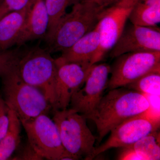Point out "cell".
<instances>
[{
	"label": "cell",
	"instance_id": "obj_9",
	"mask_svg": "<svg viewBox=\"0 0 160 160\" xmlns=\"http://www.w3.org/2000/svg\"><path fill=\"white\" fill-rule=\"evenodd\" d=\"M110 71L107 63L92 65L84 85L72 97L70 108L85 118L90 114L104 95Z\"/></svg>",
	"mask_w": 160,
	"mask_h": 160
},
{
	"label": "cell",
	"instance_id": "obj_22",
	"mask_svg": "<svg viewBox=\"0 0 160 160\" xmlns=\"http://www.w3.org/2000/svg\"><path fill=\"white\" fill-rule=\"evenodd\" d=\"M29 0H0V19L11 12L22 9Z\"/></svg>",
	"mask_w": 160,
	"mask_h": 160
},
{
	"label": "cell",
	"instance_id": "obj_17",
	"mask_svg": "<svg viewBox=\"0 0 160 160\" xmlns=\"http://www.w3.org/2000/svg\"><path fill=\"white\" fill-rule=\"evenodd\" d=\"M9 117L8 130L0 141V160L9 159L21 142V121L14 111L10 109Z\"/></svg>",
	"mask_w": 160,
	"mask_h": 160
},
{
	"label": "cell",
	"instance_id": "obj_20",
	"mask_svg": "<svg viewBox=\"0 0 160 160\" xmlns=\"http://www.w3.org/2000/svg\"><path fill=\"white\" fill-rule=\"evenodd\" d=\"M125 87L143 94L160 96V71L149 72Z\"/></svg>",
	"mask_w": 160,
	"mask_h": 160
},
{
	"label": "cell",
	"instance_id": "obj_24",
	"mask_svg": "<svg viewBox=\"0 0 160 160\" xmlns=\"http://www.w3.org/2000/svg\"><path fill=\"white\" fill-rule=\"evenodd\" d=\"M122 148V150L118 158V160H144V158L137 153L131 146H127Z\"/></svg>",
	"mask_w": 160,
	"mask_h": 160
},
{
	"label": "cell",
	"instance_id": "obj_6",
	"mask_svg": "<svg viewBox=\"0 0 160 160\" xmlns=\"http://www.w3.org/2000/svg\"><path fill=\"white\" fill-rule=\"evenodd\" d=\"M115 58L107 84L109 90L126 87L149 72L160 71V51L128 52Z\"/></svg>",
	"mask_w": 160,
	"mask_h": 160
},
{
	"label": "cell",
	"instance_id": "obj_16",
	"mask_svg": "<svg viewBox=\"0 0 160 160\" xmlns=\"http://www.w3.org/2000/svg\"><path fill=\"white\" fill-rule=\"evenodd\" d=\"M132 24L155 27L160 22V0H139L129 14Z\"/></svg>",
	"mask_w": 160,
	"mask_h": 160
},
{
	"label": "cell",
	"instance_id": "obj_5",
	"mask_svg": "<svg viewBox=\"0 0 160 160\" xmlns=\"http://www.w3.org/2000/svg\"><path fill=\"white\" fill-rule=\"evenodd\" d=\"M53 111L52 119L66 151L74 160H91L97 138L87 126L85 117L71 108Z\"/></svg>",
	"mask_w": 160,
	"mask_h": 160
},
{
	"label": "cell",
	"instance_id": "obj_3",
	"mask_svg": "<svg viewBox=\"0 0 160 160\" xmlns=\"http://www.w3.org/2000/svg\"><path fill=\"white\" fill-rule=\"evenodd\" d=\"M104 8L80 1L60 20L52 35L45 40L50 53L63 52L97 26Z\"/></svg>",
	"mask_w": 160,
	"mask_h": 160
},
{
	"label": "cell",
	"instance_id": "obj_1",
	"mask_svg": "<svg viewBox=\"0 0 160 160\" xmlns=\"http://www.w3.org/2000/svg\"><path fill=\"white\" fill-rule=\"evenodd\" d=\"M149 107L146 96L123 87L109 89L91 113L86 118L96 126L99 143L112 129L125 120L140 115Z\"/></svg>",
	"mask_w": 160,
	"mask_h": 160
},
{
	"label": "cell",
	"instance_id": "obj_2",
	"mask_svg": "<svg viewBox=\"0 0 160 160\" xmlns=\"http://www.w3.org/2000/svg\"><path fill=\"white\" fill-rule=\"evenodd\" d=\"M17 66H13L0 76L2 97L9 109L14 111L23 124L41 115L48 114L52 108L39 89L22 79L18 72Z\"/></svg>",
	"mask_w": 160,
	"mask_h": 160
},
{
	"label": "cell",
	"instance_id": "obj_21",
	"mask_svg": "<svg viewBox=\"0 0 160 160\" xmlns=\"http://www.w3.org/2000/svg\"><path fill=\"white\" fill-rule=\"evenodd\" d=\"M23 52L19 47L0 51V76L18 65Z\"/></svg>",
	"mask_w": 160,
	"mask_h": 160
},
{
	"label": "cell",
	"instance_id": "obj_7",
	"mask_svg": "<svg viewBox=\"0 0 160 160\" xmlns=\"http://www.w3.org/2000/svg\"><path fill=\"white\" fill-rule=\"evenodd\" d=\"M29 144L42 159L74 160L63 147L56 125L46 114L22 124Z\"/></svg>",
	"mask_w": 160,
	"mask_h": 160
},
{
	"label": "cell",
	"instance_id": "obj_12",
	"mask_svg": "<svg viewBox=\"0 0 160 160\" xmlns=\"http://www.w3.org/2000/svg\"><path fill=\"white\" fill-rule=\"evenodd\" d=\"M110 51L112 58L128 52L160 51L159 28L132 24L125 28Z\"/></svg>",
	"mask_w": 160,
	"mask_h": 160
},
{
	"label": "cell",
	"instance_id": "obj_11",
	"mask_svg": "<svg viewBox=\"0 0 160 160\" xmlns=\"http://www.w3.org/2000/svg\"><path fill=\"white\" fill-rule=\"evenodd\" d=\"M160 122L141 114L121 123L110 131L108 139L95 149L91 160L109 149L133 145L146 135L159 130Z\"/></svg>",
	"mask_w": 160,
	"mask_h": 160
},
{
	"label": "cell",
	"instance_id": "obj_25",
	"mask_svg": "<svg viewBox=\"0 0 160 160\" xmlns=\"http://www.w3.org/2000/svg\"><path fill=\"white\" fill-rule=\"evenodd\" d=\"M28 146L26 147L23 151V153L20 155V157L18 158V159L22 160H42V158L40 157L35 152L32 147L29 144Z\"/></svg>",
	"mask_w": 160,
	"mask_h": 160
},
{
	"label": "cell",
	"instance_id": "obj_13",
	"mask_svg": "<svg viewBox=\"0 0 160 160\" xmlns=\"http://www.w3.org/2000/svg\"><path fill=\"white\" fill-rule=\"evenodd\" d=\"M28 14L16 44L18 47L29 41L44 38L49 25L45 0H29Z\"/></svg>",
	"mask_w": 160,
	"mask_h": 160
},
{
	"label": "cell",
	"instance_id": "obj_19",
	"mask_svg": "<svg viewBox=\"0 0 160 160\" xmlns=\"http://www.w3.org/2000/svg\"><path fill=\"white\" fill-rule=\"evenodd\" d=\"M49 16L48 29L44 40L49 38L53 34L58 24L66 14L69 6H73L80 0H45Z\"/></svg>",
	"mask_w": 160,
	"mask_h": 160
},
{
	"label": "cell",
	"instance_id": "obj_14",
	"mask_svg": "<svg viewBox=\"0 0 160 160\" xmlns=\"http://www.w3.org/2000/svg\"><path fill=\"white\" fill-rule=\"evenodd\" d=\"M98 25L77 42L62 52L60 57L67 62L91 65L92 58L99 46Z\"/></svg>",
	"mask_w": 160,
	"mask_h": 160
},
{
	"label": "cell",
	"instance_id": "obj_26",
	"mask_svg": "<svg viewBox=\"0 0 160 160\" xmlns=\"http://www.w3.org/2000/svg\"><path fill=\"white\" fill-rule=\"evenodd\" d=\"M80 1H86L92 3L100 7L106 9L119 2L121 0H80Z\"/></svg>",
	"mask_w": 160,
	"mask_h": 160
},
{
	"label": "cell",
	"instance_id": "obj_15",
	"mask_svg": "<svg viewBox=\"0 0 160 160\" xmlns=\"http://www.w3.org/2000/svg\"><path fill=\"white\" fill-rule=\"evenodd\" d=\"M29 1L22 9L11 12L0 19V51L15 46L26 22Z\"/></svg>",
	"mask_w": 160,
	"mask_h": 160
},
{
	"label": "cell",
	"instance_id": "obj_23",
	"mask_svg": "<svg viewBox=\"0 0 160 160\" xmlns=\"http://www.w3.org/2000/svg\"><path fill=\"white\" fill-rule=\"evenodd\" d=\"M9 108L0 96V141L5 136L9 125Z\"/></svg>",
	"mask_w": 160,
	"mask_h": 160
},
{
	"label": "cell",
	"instance_id": "obj_8",
	"mask_svg": "<svg viewBox=\"0 0 160 160\" xmlns=\"http://www.w3.org/2000/svg\"><path fill=\"white\" fill-rule=\"evenodd\" d=\"M138 1L121 0L103 10L98 23L99 46L92 60V65L102 61L113 48L125 29L132 10Z\"/></svg>",
	"mask_w": 160,
	"mask_h": 160
},
{
	"label": "cell",
	"instance_id": "obj_4",
	"mask_svg": "<svg viewBox=\"0 0 160 160\" xmlns=\"http://www.w3.org/2000/svg\"><path fill=\"white\" fill-rule=\"evenodd\" d=\"M50 53L39 46L23 50L17 69L24 82L42 92L53 110L56 103L57 66Z\"/></svg>",
	"mask_w": 160,
	"mask_h": 160
},
{
	"label": "cell",
	"instance_id": "obj_10",
	"mask_svg": "<svg viewBox=\"0 0 160 160\" xmlns=\"http://www.w3.org/2000/svg\"><path fill=\"white\" fill-rule=\"evenodd\" d=\"M55 61L56 103L53 111L68 108L72 97L84 85L92 66L67 62L60 57Z\"/></svg>",
	"mask_w": 160,
	"mask_h": 160
},
{
	"label": "cell",
	"instance_id": "obj_18",
	"mask_svg": "<svg viewBox=\"0 0 160 160\" xmlns=\"http://www.w3.org/2000/svg\"><path fill=\"white\" fill-rule=\"evenodd\" d=\"M160 132L158 130L146 135L130 145L144 160L160 159Z\"/></svg>",
	"mask_w": 160,
	"mask_h": 160
}]
</instances>
